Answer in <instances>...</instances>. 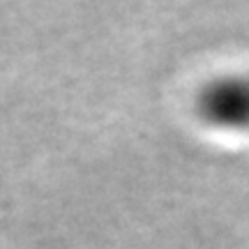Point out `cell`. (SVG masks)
<instances>
[{
	"label": "cell",
	"mask_w": 249,
	"mask_h": 249,
	"mask_svg": "<svg viewBox=\"0 0 249 249\" xmlns=\"http://www.w3.org/2000/svg\"><path fill=\"white\" fill-rule=\"evenodd\" d=\"M196 111L217 132L249 134V74L213 79L196 99Z\"/></svg>",
	"instance_id": "6da1fadb"
}]
</instances>
